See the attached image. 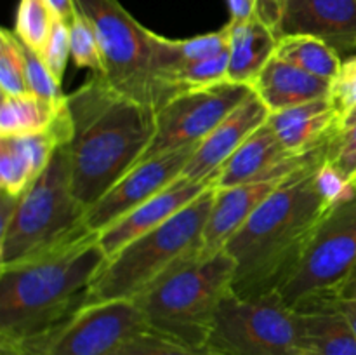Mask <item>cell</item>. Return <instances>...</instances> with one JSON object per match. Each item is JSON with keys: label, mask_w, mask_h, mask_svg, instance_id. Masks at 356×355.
Returning a JSON list of instances; mask_svg holds the SVG:
<instances>
[{"label": "cell", "mask_w": 356, "mask_h": 355, "mask_svg": "<svg viewBox=\"0 0 356 355\" xmlns=\"http://www.w3.org/2000/svg\"><path fill=\"white\" fill-rule=\"evenodd\" d=\"M289 178V176H287ZM287 178L266 181H250L236 187H216L214 204L204 232V247L200 256H212L226 247L235 233L240 232L250 216Z\"/></svg>", "instance_id": "e0dca14e"}, {"label": "cell", "mask_w": 356, "mask_h": 355, "mask_svg": "<svg viewBox=\"0 0 356 355\" xmlns=\"http://www.w3.org/2000/svg\"><path fill=\"white\" fill-rule=\"evenodd\" d=\"M56 19L47 0H19L14 33L31 51L40 54Z\"/></svg>", "instance_id": "484cf974"}, {"label": "cell", "mask_w": 356, "mask_h": 355, "mask_svg": "<svg viewBox=\"0 0 356 355\" xmlns=\"http://www.w3.org/2000/svg\"><path fill=\"white\" fill-rule=\"evenodd\" d=\"M268 122L282 145L298 155L312 152L339 131V115L330 97L273 111Z\"/></svg>", "instance_id": "d6986e66"}, {"label": "cell", "mask_w": 356, "mask_h": 355, "mask_svg": "<svg viewBox=\"0 0 356 355\" xmlns=\"http://www.w3.org/2000/svg\"><path fill=\"white\" fill-rule=\"evenodd\" d=\"M344 298H350V299H355L356 301V277L353 278V282L350 284V287H348L346 294H344Z\"/></svg>", "instance_id": "b9f144b4"}, {"label": "cell", "mask_w": 356, "mask_h": 355, "mask_svg": "<svg viewBox=\"0 0 356 355\" xmlns=\"http://www.w3.org/2000/svg\"><path fill=\"white\" fill-rule=\"evenodd\" d=\"M355 277L356 194L329 209L277 292L291 308L312 312L336 305Z\"/></svg>", "instance_id": "ba28073f"}, {"label": "cell", "mask_w": 356, "mask_h": 355, "mask_svg": "<svg viewBox=\"0 0 356 355\" xmlns=\"http://www.w3.org/2000/svg\"><path fill=\"white\" fill-rule=\"evenodd\" d=\"M37 178L33 164L19 136H2L0 138V190L14 197H21Z\"/></svg>", "instance_id": "d4e9b609"}, {"label": "cell", "mask_w": 356, "mask_h": 355, "mask_svg": "<svg viewBox=\"0 0 356 355\" xmlns=\"http://www.w3.org/2000/svg\"><path fill=\"white\" fill-rule=\"evenodd\" d=\"M302 313L277 291L229 292L219 305L205 348L219 355H301Z\"/></svg>", "instance_id": "9c48e42d"}, {"label": "cell", "mask_w": 356, "mask_h": 355, "mask_svg": "<svg viewBox=\"0 0 356 355\" xmlns=\"http://www.w3.org/2000/svg\"><path fill=\"white\" fill-rule=\"evenodd\" d=\"M250 89L273 113L309 101L330 97L332 84L273 56L252 80Z\"/></svg>", "instance_id": "ac0fdd59"}, {"label": "cell", "mask_w": 356, "mask_h": 355, "mask_svg": "<svg viewBox=\"0 0 356 355\" xmlns=\"http://www.w3.org/2000/svg\"><path fill=\"white\" fill-rule=\"evenodd\" d=\"M301 313V355H356L353 327L336 305Z\"/></svg>", "instance_id": "44dd1931"}, {"label": "cell", "mask_w": 356, "mask_h": 355, "mask_svg": "<svg viewBox=\"0 0 356 355\" xmlns=\"http://www.w3.org/2000/svg\"><path fill=\"white\" fill-rule=\"evenodd\" d=\"M275 56L330 84L339 75L341 65H343L336 49L330 47L322 38L312 37V35L278 37Z\"/></svg>", "instance_id": "603a6c76"}, {"label": "cell", "mask_w": 356, "mask_h": 355, "mask_svg": "<svg viewBox=\"0 0 356 355\" xmlns=\"http://www.w3.org/2000/svg\"><path fill=\"white\" fill-rule=\"evenodd\" d=\"M47 3L51 6V9L54 10L56 16H58L59 19L66 21V23H70V19H72L73 14H75L76 10L75 0H47Z\"/></svg>", "instance_id": "74e56055"}, {"label": "cell", "mask_w": 356, "mask_h": 355, "mask_svg": "<svg viewBox=\"0 0 356 355\" xmlns=\"http://www.w3.org/2000/svg\"><path fill=\"white\" fill-rule=\"evenodd\" d=\"M327 159L341 171L346 178L356 174V124L351 127L337 131L329 146Z\"/></svg>", "instance_id": "e575fe53"}, {"label": "cell", "mask_w": 356, "mask_h": 355, "mask_svg": "<svg viewBox=\"0 0 356 355\" xmlns=\"http://www.w3.org/2000/svg\"><path fill=\"white\" fill-rule=\"evenodd\" d=\"M75 2L96 31L101 77L111 89L155 111L181 93L162 59L160 35L136 21L118 0Z\"/></svg>", "instance_id": "8992f818"}, {"label": "cell", "mask_w": 356, "mask_h": 355, "mask_svg": "<svg viewBox=\"0 0 356 355\" xmlns=\"http://www.w3.org/2000/svg\"><path fill=\"white\" fill-rule=\"evenodd\" d=\"M351 184H353V188L356 190V174H355L353 178H351Z\"/></svg>", "instance_id": "7bdbcfd3"}, {"label": "cell", "mask_w": 356, "mask_h": 355, "mask_svg": "<svg viewBox=\"0 0 356 355\" xmlns=\"http://www.w3.org/2000/svg\"><path fill=\"white\" fill-rule=\"evenodd\" d=\"M0 355H21L16 345L7 343V341H0Z\"/></svg>", "instance_id": "ab89813d"}, {"label": "cell", "mask_w": 356, "mask_h": 355, "mask_svg": "<svg viewBox=\"0 0 356 355\" xmlns=\"http://www.w3.org/2000/svg\"><path fill=\"white\" fill-rule=\"evenodd\" d=\"M68 24L70 47H72V59L75 66L90 70L92 75H101L103 73V54H101L99 42H97L92 24L83 16L79 7Z\"/></svg>", "instance_id": "f1b7e54d"}, {"label": "cell", "mask_w": 356, "mask_h": 355, "mask_svg": "<svg viewBox=\"0 0 356 355\" xmlns=\"http://www.w3.org/2000/svg\"><path fill=\"white\" fill-rule=\"evenodd\" d=\"M24 49V75H26L28 93L49 103H65L68 94L63 93L61 82L52 75L45 61L38 52L31 51L23 44Z\"/></svg>", "instance_id": "4dcf8cb0"}, {"label": "cell", "mask_w": 356, "mask_h": 355, "mask_svg": "<svg viewBox=\"0 0 356 355\" xmlns=\"http://www.w3.org/2000/svg\"><path fill=\"white\" fill-rule=\"evenodd\" d=\"M235 261L225 249L177 265L134 298L149 331L204 348L222 299L233 291Z\"/></svg>", "instance_id": "5b68a950"}, {"label": "cell", "mask_w": 356, "mask_h": 355, "mask_svg": "<svg viewBox=\"0 0 356 355\" xmlns=\"http://www.w3.org/2000/svg\"><path fill=\"white\" fill-rule=\"evenodd\" d=\"M336 306L341 310V313L346 317L348 322L351 324V327H353V331L356 334V301L355 299L341 298L339 301H336Z\"/></svg>", "instance_id": "f35d334b"}, {"label": "cell", "mask_w": 356, "mask_h": 355, "mask_svg": "<svg viewBox=\"0 0 356 355\" xmlns=\"http://www.w3.org/2000/svg\"><path fill=\"white\" fill-rule=\"evenodd\" d=\"M325 143L302 155L292 153L282 145L270 122L266 120L243 141V145L219 169L216 176V187L228 188L250 183V181L278 180V178L284 180L296 173L299 167L305 166L315 155L316 150Z\"/></svg>", "instance_id": "4fadbf2b"}, {"label": "cell", "mask_w": 356, "mask_h": 355, "mask_svg": "<svg viewBox=\"0 0 356 355\" xmlns=\"http://www.w3.org/2000/svg\"><path fill=\"white\" fill-rule=\"evenodd\" d=\"M270 113L266 104L252 90L240 106H236L218 127L212 129L211 134L198 143L181 176L193 183L218 176L226 160L270 118Z\"/></svg>", "instance_id": "5bb4252c"}, {"label": "cell", "mask_w": 356, "mask_h": 355, "mask_svg": "<svg viewBox=\"0 0 356 355\" xmlns=\"http://www.w3.org/2000/svg\"><path fill=\"white\" fill-rule=\"evenodd\" d=\"M355 124H356V106L353 108V110L350 111V113H348V117L344 118L343 124H341V127H339V131H343V129L351 127V125H355Z\"/></svg>", "instance_id": "60d3db41"}, {"label": "cell", "mask_w": 356, "mask_h": 355, "mask_svg": "<svg viewBox=\"0 0 356 355\" xmlns=\"http://www.w3.org/2000/svg\"><path fill=\"white\" fill-rule=\"evenodd\" d=\"M214 181L216 176L211 180L198 181V183L179 176L172 184L153 195L149 200L143 202L134 211H131L124 218L99 232V244L104 254L108 258L113 256L115 253L124 249L129 242L165 223L167 219L177 214L181 209L191 204L195 198L200 197L211 184H214Z\"/></svg>", "instance_id": "9a60e30c"}, {"label": "cell", "mask_w": 356, "mask_h": 355, "mask_svg": "<svg viewBox=\"0 0 356 355\" xmlns=\"http://www.w3.org/2000/svg\"><path fill=\"white\" fill-rule=\"evenodd\" d=\"M250 93V86L235 82L181 90L155 111V134L139 164L177 148L198 145Z\"/></svg>", "instance_id": "8fae6325"}, {"label": "cell", "mask_w": 356, "mask_h": 355, "mask_svg": "<svg viewBox=\"0 0 356 355\" xmlns=\"http://www.w3.org/2000/svg\"><path fill=\"white\" fill-rule=\"evenodd\" d=\"M70 180L87 209L139 164L155 134V110L111 89L101 75L68 94Z\"/></svg>", "instance_id": "7a4b0ae2"}, {"label": "cell", "mask_w": 356, "mask_h": 355, "mask_svg": "<svg viewBox=\"0 0 356 355\" xmlns=\"http://www.w3.org/2000/svg\"><path fill=\"white\" fill-rule=\"evenodd\" d=\"M229 52V51H228ZM228 52L204 61L184 63L174 70V82L181 90L218 86L228 80Z\"/></svg>", "instance_id": "f546056e"}, {"label": "cell", "mask_w": 356, "mask_h": 355, "mask_svg": "<svg viewBox=\"0 0 356 355\" xmlns=\"http://www.w3.org/2000/svg\"><path fill=\"white\" fill-rule=\"evenodd\" d=\"M65 103H49L33 94H19V96H7L2 94L0 103V138L2 136H24L44 132L54 125Z\"/></svg>", "instance_id": "7402d4cb"}, {"label": "cell", "mask_w": 356, "mask_h": 355, "mask_svg": "<svg viewBox=\"0 0 356 355\" xmlns=\"http://www.w3.org/2000/svg\"><path fill=\"white\" fill-rule=\"evenodd\" d=\"M0 89L7 96L28 94L23 42L7 28L0 31Z\"/></svg>", "instance_id": "4316f807"}, {"label": "cell", "mask_w": 356, "mask_h": 355, "mask_svg": "<svg viewBox=\"0 0 356 355\" xmlns=\"http://www.w3.org/2000/svg\"><path fill=\"white\" fill-rule=\"evenodd\" d=\"M228 80L250 86L277 52L278 35L259 16L242 23L228 21Z\"/></svg>", "instance_id": "ffe728a7"}, {"label": "cell", "mask_w": 356, "mask_h": 355, "mask_svg": "<svg viewBox=\"0 0 356 355\" xmlns=\"http://www.w3.org/2000/svg\"><path fill=\"white\" fill-rule=\"evenodd\" d=\"M330 101L339 115V127L344 118L356 106V54L343 61L339 75L332 82Z\"/></svg>", "instance_id": "836d02e7"}, {"label": "cell", "mask_w": 356, "mask_h": 355, "mask_svg": "<svg viewBox=\"0 0 356 355\" xmlns=\"http://www.w3.org/2000/svg\"><path fill=\"white\" fill-rule=\"evenodd\" d=\"M145 329L148 327L134 299L92 301L45 334L16 348L21 355H110Z\"/></svg>", "instance_id": "30bf717a"}, {"label": "cell", "mask_w": 356, "mask_h": 355, "mask_svg": "<svg viewBox=\"0 0 356 355\" xmlns=\"http://www.w3.org/2000/svg\"><path fill=\"white\" fill-rule=\"evenodd\" d=\"M287 0H259L257 6V16L278 35V26H280L282 14H284Z\"/></svg>", "instance_id": "d590c367"}, {"label": "cell", "mask_w": 356, "mask_h": 355, "mask_svg": "<svg viewBox=\"0 0 356 355\" xmlns=\"http://www.w3.org/2000/svg\"><path fill=\"white\" fill-rule=\"evenodd\" d=\"M257 6L259 0H228L229 21L242 23L257 16Z\"/></svg>", "instance_id": "8d00e7d4"}, {"label": "cell", "mask_w": 356, "mask_h": 355, "mask_svg": "<svg viewBox=\"0 0 356 355\" xmlns=\"http://www.w3.org/2000/svg\"><path fill=\"white\" fill-rule=\"evenodd\" d=\"M40 56L47 68L52 72V75L61 82L66 65H68V58H72V47H70V24L59 19L58 16L52 23L51 33H49Z\"/></svg>", "instance_id": "1f68e13d"}, {"label": "cell", "mask_w": 356, "mask_h": 355, "mask_svg": "<svg viewBox=\"0 0 356 355\" xmlns=\"http://www.w3.org/2000/svg\"><path fill=\"white\" fill-rule=\"evenodd\" d=\"M160 49H162V59L165 63L167 72L174 82L172 73L179 65L204 61V59L216 58L229 51L228 24L218 31L197 35L191 38H181V40H172L160 35Z\"/></svg>", "instance_id": "cb8c5ba5"}, {"label": "cell", "mask_w": 356, "mask_h": 355, "mask_svg": "<svg viewBox=\"0 0 356 355\" xmlns=\"http://www.w3.org/2000/svg\"><path fill=\"white\" fill-rule=\"evenodd\" d=\"M86 214L87 207L72 190L68 153L63 145L21 195L9 223L0 228V267L42 256L89 233Z\"/></svg>", "instance_id": "52a82bcc"}, {"label": "cell", "mask_w": 356, "mask_h": 355, "mask_svg": "<svg viewBox=\"0 0 356 355\" xmlns=\"http://www.w3.org/2000/svg\"><path fill=\"white\" fill-rule=\"evenodd\" d=\"M198 145L184 146L138 164L113 184L96 204L87 209L86 225L90 232H103L115 221L149 200L183 174Z\"/></svg>", "instance_id": "7c38bea8"}, {"label": "cell", "mask_w": 356, "mask_h": 355, "mask_svg": "<svg viewBox=\"0 0 356 355\" xmlns=\"http://www.w3.org/2000/svg\"><path fill=\"white\" fill-rule=\"evenodd\" d=\"M216 197V181L191 204L106 260L89 289L87 303L134 299L177 265L200 256Z\"/></svg>", "instance_id": "277c9868"}, {"label": "cell", "mask_w": 356, "mask_h": 355, "mask_svg": "<svg viewBox=\"0 0 356 355\" xmlns=\"http://www.w3.org/2000/svg\"><path fill=\"white\" fill-rule=\"evenodd\" d=\"M108 256L89 232L31 260L0 267V341L42 336L86 305Z\"/></svg>", "instance_id": "3957f363"}, {"label": "cell", "mask_w": 356, "mask_h": 355, "mask_svg": "<svg viewBox=\"0 0 356 355\" xmlns=\"http://www.w3.org/2000/svg\"><path fill=\"white\" fill-rule=\"evenodd\" d=\"M312 35L336 49H356V0H287L278 37Z\"/></svg>", "instance_id": "2e32d148"}, {"label": "cell", "mask_w": 356, "mask_h": 355, "mask_svg": "<svg viewBox=\"0 0 356 355\" xmlns=\"http://www.w3.org/2000/svg\"><path fill=\"white\" fill-rule=\"evenodd\" d=\"M110 355H219L209 348L191 347L155 331H139Z\"/></svg>", "instance_id": "83f0119b"}, {"label": "cell", "mask_w": 356, "mask_h": 355, "mask_svg": "<svg viewBox=\"0 0 356 355\" xmlns=\"http://www.w3.org/2000/svg\"><path fill=\"white\" fill-rule=\"evenodd\" d=\"M315 187L320 197L332 207L339 202L348 200L356 194V190L351 184L350 178L344 176L329 159L323 160L315 174Z\"/></svg>", "instance_id": "d6a6232c"}, {"label": "cell", "mask_w": 356, "mask_h": 355, "mask_svg": "<svg viewBox=\"0 0 356 355\" xmlns=\"http://www.w3.org/2000/svg\"><path fill=\"white\" fill-rule=\"evenodd\" d=\"M332 138L292 173L226 244L225 251L235 261L236 296L277 291L301 260L330 209L316 191L315 174L327 159Z\"/></svg>", "instance_id": "6da1fadb"}]
</instances>
